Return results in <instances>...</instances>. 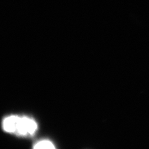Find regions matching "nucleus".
<instances>
[{
    "mask_svg": "<svg viewBox=\"0 0 149 149\" xmlns=\"http://www.w3.org/2000/svg\"><path fill=\"white\" fill-rule=\"evenodd\" d=\"M37 129L35 121L27 118H20L16 131L20 134H32Z\"/></svg>",
    "mask_w": 149,
    "mask_h": 149,
    "instance_id": "nucleus-1",
    "label": "nucleus"
},
{
    "mask_svg": "<svg viewBox=\"0 0 149 149\" xmlns=\"http://www.w3.org/2000/svg\"><path fill=\"white\" fill-rule=\"evenodd\" d=\"M19 118H20L17 117V116H13L4 119L3 123V126L4 130L9 132L16 131Z\"/></svg>",
    "mask_w": 149,
    "mask_h": 149,
    "instance_id": "nucleus-2",
    "label": "nucleus"
},
{
    "mask_svg": "<svg viewBox=\"0 0 149 149\" xmlns=\"http://www.w3.org/2000/svg\"><path fill=\"white\" fill-rule=\"evenodd\" d=\"M55 147L53 143L48 141H43L39 142L34 146V148H54Z\"/></svg>",
    "mask_w": 149,
    "mask_h": 149,
    "instance_id": "nucleus-3",
    "label": "nucleus"
}]
</instances>
